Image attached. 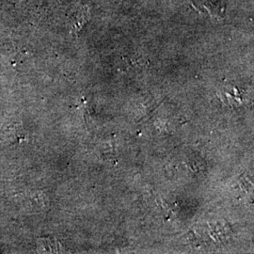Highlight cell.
I'll use <instances>...</instances> for the list:
<instances>
[{"label":"cell","mask_w":254,"mask_h":254,"mask_svg":"<svg viewBox=\"0 0 254 254\" xmlns=\"http://www.w3.org/2000/svg\"><path fill=\"white\" fill-rule=\"evenodd\" d=\"M192 5L201 13H206L212 17L221 18L224 13V8L220 4L211 0H193Z\"/></svg>","instance_id":"1"}]
</instances>
